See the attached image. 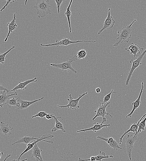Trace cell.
I'll return each instance as SVG.
<instances>
[{
    "instance_id": "6da1fadb",
    "label": "cell",
    "mask_w": 146,
    "mask_h": 161,
    "mask_svg": "<svg viewBox=\"0 0 146 161\" xmlns=\"http://www.w3.org/2000/svg\"><path fill=\"white\" fill-rule=\"evenodd\" d=\"M136 21V20L135 19L129 26L123 27L118 31V37L117 38L116 42L114 45V46H117L120 44L124 42H128L131 36V26Z\"/></svg>"
},
{
    "instance_id": "7a4b0ae2",
    "label": "cell",
    "mask_w": 146,
    "mask_h": 161,
    "mask_svg": "<svg viewBox=\"0 0 146 161\" xmlns=\"http://www.w3.org/2000/svg\"><path fill=\"white\" fill-rule=\"evenodd\" d=\"M49 0H37L34 8L37 11L39 18H44L52 14Z\"/></svg>"
},
{
    "instance_id": "3957f363",
    "label": "cell",
    "mask_w": 146,
    "mask_h": 161,
    "mask_svg": "<svg viewBox=\"0 0 146 161\" xmlns=\"http://www.w3.org/2000/svg\"><path fill=\"white\" fill-rule=\"evenodd\" d=\"M110 102H108L106 103H100L96 110L94 111V112L96 114L95 117L92 119V121H94V120L97 117H102L103 119L101 123L104 124L105 122L108 121V120L105 117V115H109L111 118H113V116L106 111V108L107 107L110 106Z\"/></svg>"
},
{
    "instance_id": "277c9868",
    "label": "cell",
    "mask_w": 146,
    "mask_h": 161,
    "mask_svg": "<svg viewBox=\"0 0 146 161\" xmlns=\"http://www.w3.org/2000/svg\"><path fill=\"white\" fill-rule=\"evenodd\" d=\"M146 53V49L134 61L132 59L130 60V62L132 63V65L131 68L130 69L126 81V85H128L129 84L134 70L142 65V59Z\"/></svg>"
},
{
    "instance_id": "5b68a950",
    "label": "cell",
    "mask_w": 146,
    "mask_h": 161,
    "mask_svg": "<svg viewBox=\"0 0 146 161\" xmlns=\"http://www.w3.org/2000/svg\"><path fill=\"white\" fill-rule=\"evenodd\" d=\"M78 60L77 56H74L69 61L60 64H50V66L58 69H61L62 71L67 70H70L73 73L76 74L77 72L72 66V62Z\"/></svg>"
},
{
    "instance_id": "8992f818",
    "label": "cell",
    "mask_w": 146,
    "mask_h": 161,
    "mask_svg": "<svg viewBox=\"0 0 146 161\" xmlns=\"http://www.w3.org/2000/svg\"><path fill=\"white\" fill-rule=\"evenodd\" d=\"M88 93L86 92L81 95H79L78 98L74 99L72 96V95L70 94L69 95V99H67V100L68 102V103L67 105L65 106L57 105V107H60L61 108H68L72 110H76L80 108V106L79 104L80 100L85 95Z\"/></svg>"
},
{
    "instance_id": "52a82bcc",
    "label": "cell",
    "mask_w": 146,
    "mask_h": 161,
    "mask_svg": "<svg viewBox=\"0 0 146 161\" xmlns=\"http://www.w3.org/2000/svg\"><path fill=\"white\" fill-rule=\"evenodd\" d=\"M91 42L95 43L96 41H86L85 40L82 41H71L69 38H65L62 39L60 41L56 40V42L53 44H48L47 45H43L42 44H40L41 46L44 47H49L52 46H57L58 47L60 46H67L70 44H73L79 43L80 42Z\"/></svg>"
},
{
    "instance_id": "ba28073f",
    "label": "cell",
    "mask_w": 146,
    "mask_h": 161,
    "mask_svg": "<svg viewBox=\"0 0 146 161\" xmlns=\"http://www.w3.org/2000/svg\"><path fill=\"white\" fill-rule=\"evenodd\" d=\"M54 137V135H51L50 134H46L43 135L42 136L39 137L38 138V139L36 140V141H34V142L32 143H29L27 144V147L25 150L20 155L18 159H20L21 157L23 155L25 154L27 152L29 151V150L32 149L33 147L34 146L35 144L37 143L41 142L42 141L47 142L50 143L52 144L53 143V141H47L46 140L47 139H51Z\"/></svg>"
},
{
    "instance_id": "9c48e42d",
    "label": "cell",
    "mask_w": 146,
    "mask_h": 161,
    "mask_svg": "<svg viewBox=\"0 0 146 161\" xmlns=\"http://www.w3.org/2000/svg\"><path fill=\"white\" fill-rule=\"evenodd\" d=\"M138 135L135 136L128 135H127L125 141L127 152L128 156L130 160H131V155L134 144L137 140Z\"/></svg>"
},
{
    "instance_id": "30bf717a",
    "label": "cell",
    "mask_w": 146,
    "mask_h": 161,
    "mask_svg": "<svg viewBox=\"0 0 146 161\" xmlns=\"http://www.w3.org/2000/svg\"><path fill=\"white\" fill-rule=\"evenodd\" d=\"M110 10V8L109 7L107 17L104 22L103 27L98 32L99 35L103 31L112 28L115 24V20L113 17L111 16Z\"/></svg>"
},
{
    "instance_id": "8fae6325",
    "label": "cell",
    "mask_w": 146,
    "mask_h": 161,
    "mask_svg": "<svg viewBox=\"0 0 146 161\" xmlns=\"http://www.w3.org/2000/svg\"><path fill=\"white\" fill-rule=\"evenodd\" d=\"M146 116V113L141 118L138 122L137 123H135L134 124H131V126L130 129L127 131H126L123 135L120 138V143L119 144H121L122 143V139L124 136L127 133L129 132H132L133 134L134 135V136H135L137 135V134L138 130L139 125L140 123L142 121L143 118Z\"/></svg>"
},
{
    "instance_id": "7c38bea8",
    "label": "cell",
    "mask_w": 146,
    "mask_h": 161,
    "mask_svg": "<svg viewBox=\"0 0 146 161\" xmlns=\"http://www.w3.org/2000/svg\"><path fill=\"white\" fill-rule=\"evenodd\" d=\"M96 138L97 139L106 142L107 143L109 147L113 148L114 150H118L119 149H122V148L119 146L118 141L112 137H110L106 138L102 136H98Z\"/></svg>"
},
{
    "instance_id": "4fadbf2b",
    "label": "cell",
    "mask_w": 146,
    "mask_h": 161,
    "mask_svg": "<svg viewBox=\"0 0 146 161\" xmlns=\"http://www.w3.org/2000/svg\"><path fill=\"white\" fill-rule=\"evenodd\" d=\"M144 50L143 48L140 47L136 44L131 43L130 45L127 48H125V50L129 52L131 51L130 54H133L134 57H138L141 54V52Z\"/></svg>"
},
{
    "instance_id": "5bb4252c",
    "label": "cell",
    "mask_w": 146,
    "mask_h": 161,
    "mask_svg": "<svg viewBox=\"0 0 146 161\" xmlns=\"http://www.w3.org/2000/svg\"><path fill=\"white\" fill-rule=\"evenodd\" d=\"M144 84L143 82L141 83L142 88L139 96L136 100L132 103V105L133 106V109L131 112L126 116V118H131L132 115L135 111L140 106V104L141 103L140 101V98L144 88Z\"/></svg>"
},
{
    "instance_id": "9a60e30c",
    "label": "cell",
    "mask_w": 146,
    "mask_h": 161,
    "mask_svg": "<svg viewBox=\"0 0 146 161\" xmlns=\"http://www.w3.org/2000/svg\"><path fill=\"white\" fill-rule=\"evenodd\" d=\"M93 124L94 125L93 127L77 131V132H85V131H92L94 132H96L97 131L101 130L104 127H105L107 128L109 127L110 126V124L104 125L102 123L99 124L97 123H94Z\"/></svg>"
},
{
    "instance_id": "2e32d148",
    "label": "cell",
    "mask_w": 146,
    "mask_h": 161,
    "mask_svg": "<svg viewBox=\"0 0 146 161\" xmlns=\"http://www.w3.org/2000/svg\"><path fill=\"white\" fill-rule=\"evenodd\" d=\"M16 14H14V18L10 22H8L7 24V26L9 28V32L6 38L5 42H6L10 36L11 33H13L14 30L17 29V25L16 23Z\"/></svg>"
},
{
    "instance_id": "e0dca14e",
    "label": "cell",
    "mask_w": 146,
    "mask_h": 161,
    "mask_svg": "<svg viewBox=\"0 0 146 161\" xmlns=\"http://www.w3.org/2000/svg\"><path fill=\"white\" fill-rule=\"evenodd\" d=\"M20 98L21 97L18 99L17 101L20 104V107L18 108V109L20 110L26 109L31 105L41 100L44 98V97H42L39 99L35 100L28 101L22 100L20 99Z\"/></svg>"
},
{
    "instance_id": "ac0fdd59",
    "label": "cell",
    "mask_w": 146,
    "mask_h": 161,
    "mask_svg": "<svg viewBox=\"0 0 146 161\" xmlns=\"http://www.w3.org/2000/svg\"><path fill=\"white\" fill-rule=\"evenodd\" d=\"M37 78H35L34 79L27 80L24 82H19V84L15 87L14 88L11 90V91H17L19 89H21L24 90L27 89L26 86L29 84L35 83L37 82Z\"/></svg>"
},
{
    "instance_id": "d6986e66",
    "label": "cell",
    "mask_w": 146,
    "mask_h": 161,
    "mask_svg": "<svg viewBox=\"0 0 146 161\" xmlns=\"http://www.w3.org/2000/svg\"><path fill=\"white\" fill-rule=\"evenodd\" d=\"M42 151V150L39 148L36 144L33 147L32 155L35 158L36 161H43L41 155Z\"/></svg>"
},
{
    "instance_id": "ffe728a7",
    "label": "cell",
    "mask_w": 146,
    "mask_h": 161,
    "mask_svg": "<svg viewBox=\"0 0 146 161\" xmlns=\"http://www.w3.org/2000/svg\"><path fill=\"white\" fill-rule=\"evenodd\" d=\"M1 127L0 128L1 133L5 135L8 136L12 134L11 131L13 130V128L7 124L2 122Z\"/></svg>"
},
{
    "instance_id": "44dd1931",
    "label": "cell",
    "mask_w": 146,
    "mask_h": 161,
    "mask_svg": "<svg viewBox=\"0 0 146 161\" xmlns=\"http://www.w3.org/2000/svg\"><path fill=\"white\" fill-rule=\"evenodd\" d=\"M5 91H4L3 92L2 91V94L0 95V106L1 107L4 105L6 104V102L10 99V97L18 95L16 92L7 95Z\"/></svg>"
},
{
    "instance_id": "7402d4cb",
    "label": "cell",
    "mask_w": 146,
    "mask_h": 161,
    "mask_svg": "<svg viewBox=\"0 0 146 161\" xmlns=\"http://www.w3.org/2000/svg\"><path fill=\"white\" fill-rule=\"evenodd\" d=\"M61 118V117H56L55 116L54 117V119L55 122V127L53 128L51 131L52 132H55L59 130H61L64 133L66 132V131L64 128L63 124L61 122L63 119H62L60 122L58 120L59 119H60Z\"/></svg>"
},
{
    "instance_id": "603a6c76",
    "label": "cell",
    "mask_w": 146,
    "mask_h": 161,
    "mask_svg": "<svg viewBox=\"0 0 146 161\" xmlns=\"http://www.w3.org/2000/svg\"><path fill=\"white\" fill-rule=\"evenodd\" d=\"M37 139L38 138H35L34 136L32 137L30 135H27L19 138L18 141L12 144V145H13L16 144L20 143H24L28 144L30 143V142L32 140Z\"/></svg>"
},
{
    "instance_id": "cb8c5ba5",
    "label": "cell",
    "mask_w": 146,
    "mask_h": 161,
    "mask_svg": "<svg viewBox=\"0 0 146 161\" xmlns=\"http://www.w3.org/2000/svg\"><path fill=\"white\" fill-rule=\"evenodd\" d=\"M73 1V0H71V1L67 9V11L65 13V14L67 16L68 19V21L69 24V27L70 28V33H71V28L70 19V18L71 16V11L70 8Z\"/></svg>"
},
{
    "instance_id": "d4e9b609",
    "label": "cell",
    "mask_w": 146,
    "mask_h": 161,
    "mask_svg": "<svg viewBox=\"0 0 146 161\" xmlns=\"http://www.w3.org/2000/svg\"><path fill=\"white\" fill-rule=\"evenodd\" d=\"M21 97H19L15 99V98H13L11 99H9L6 102V104L7 105L9 108L12 106H15L19 108L20 107V104L17 101L18 99Z\"/></svg>"
},
{
    "instance_id": "484cf974",
    "label": "cell",
    "mask_w": 146,
    "mask_h": 161,
    "mask_svg": "<svg viewBox=\"0 0 146 161\" xmlns=\"http://www.w3.org/2000/svg\"><path fill=\"white\" fill-rule=\"evenodd\" d=\"M95 158L96 161H101L102 160L105 158H113L114 156L112 155L110 156H105V152H102L101 151H100V155H95Z\"/></svg>"
},
{
    "instance_id": "4316f807",
    "label": "cell",
    "mask_w": 146,
    "mask_h": 161,
    "mask_svg": "<svg viewBox=\"0 0 146 161\" xmlns=\"http://www.w3.org/2000/svg\"><path fill=\"white\" fill-rule=\"evenodd\" d=\"M15 47V46H13L9 50L5 52L3 54L1 53L0 54V63L3 65L4 64L5 62V60L6 59V55L10 51Z\"/></svg>"
},
{
    "instance_id": "83f0119b",
    "label": "cell",
    "mask_w": 146,
    "mask_h": 161,
    "mask_svg": "<svg viewBox=\"0 0 146 161\" xmlns=\"http://www.w3.org/2000/svg\"><path fill=\"white\" fill-rule=\"evenodd\" d=\"M78 59H84L87 55V51L83 49H82L76 53Z\"/></svg>"
},
{
    "instance_id": "f1b7e54d",
    "label": "cell",
    "mask_w": 146,
    "mask_h": 161,
    "mask_svg": "<svg viewBox=\"0 0 146 161\" xmlns=\"http://www.w3.org/2000/svg\"><path fill=\"white\" fill-rule=\"evenodd\" d=\"M146 122V116L144 119L140 123L138 130L137 134L138 135L139 133L143 131H144L145 129Z\"/></svg>"
},
{
    "instance_id": "f546056e",
    "label": "cell",
    "mask_w": 146,
    "mask_h": 161,
    "mask_svg": "<svg viewBox=\"0 0 146 161\" xmlns=\"http://www.w3.org/2000/svg\"><path fill=\"white\" fill-rule=\"evenodd\" d=\"M114 90L112 89L111 91L109 94L106 95L104 98L103 103H108V102L110 100L111 95L112 93H115L116 92H113Z\"/></svg>"
},
{
    "instance_id": "4dcf8cb0",
    "label": "cell",
    "mask_w": 146,
    "mask_h": 161,
    "mask_svg": "<svg viewBox=\"0 0 146 161\" xmlns=\"http://www.w3.org/2000/svg\"><path fill=\"white\" fill-rule=\"evenodd\" d=\"M47 115L46 112H40L37 113L36 115H35L32 116V118H36L37 117H39L41 118H43Z\"/></svg>"
},
{
    "instance_id": "1f68e13d",
    "label": "cell",
    "mask_w": 146,
    "mask_h": 161,
    "mask_svg": "<svg viewBox=\"0 0 146 161\" xmlns=\"http://www.w3.org/2000/svg\"><path fill=\"white\" fill-rule=\"evenodd\" d=\"M63 1L64 0H55V1L57 5L58 11V14L60 13V7Z\"/></svg>"
},
{
    "instance_id": "d6a6232c",
    "label": "cell",
    "mask_w": 146,
    "mask_h": 161,
    "mask_svg": "<svg viewBox=\"0 0 146 161\" xmlns=\"http://www.w3.org/2000/svg\"><path fill=\"white\" fill-rule=\"evenodd\" d=\"M15 1H14V0H11V1H10V0H7V3L1 10V11H2L4 10H5L6 9V7H7L9 4L14 3Z\"/></svg>"
},
{
    "instance_id": "836d02e7",
    "label": "cell",
    "mask_w": 146,
    "mask_h": 161,
    "mask_svg": "<svg viewBox=\"0 0 146 161\" xmlns=\"http://www.w3.org/2000/svg\"><path fill=\"white\" fill-rule=\"evenodd\" d=\"M0 91H1V92L6 91L7 93H9L11 90L6 88L4 85H1V86H0Z\"/></svg>"
},
{
    "instance_id": "e575fe53",
    "label": "cell",
    "mask_w": 146,
    "mask_h": 161,
    "mask_svg": "<svg viewBox=\"0 0 146 161\" xmlns=\"http://www.w3.org/2000/svg\"><path fill=\"white\" fill-rule=\"evenodd\" d=\"M54 114H47L45 118L47 120H50L53 118H54Z\"/></svg>"
},
{
    "instance_id": "d590c367",
    "label": "cell",
    "mask_w": 146,
    "mask_h": 161,
    "mask_svg": "<svg viewBox=\"0 0 146 161\" xmlns=\"http://www.w3.org/2000/svg\"><path fill=\"white\" fill-rule=\"evenodd\" d=\"M95 91L97 93H100L101 92V90L100 88L98 87L96 89Z\"/></svg>"
},
{
    "instance_id": "8d00e7d4",
    "label": "cell",
    "mask_w": 146,
    "mask_h": 161,
    "mask_svg": "<svg viewBox=\"0 0 146 161\" xmlns=\"http://www.w3.org/2000/svg\"><path fill=\"white\" fill-rule=\"evenodd\" d=\"M27 160L28 159H25L22 160H20V159H14L12 160L11 161H25Z\"/></svg>"
},
{
    "instance_id": "74e56055",
    "label": "cell",
    "mask_w": 146,
    "mask_h": 161,
    "mask_svg": "<svg viewBox=\"0 0 146 161\" xmlns=\"http://www.w3.org/2000/svg\"><path fill=\"white\" fill-rule=\"evenodd\" d=\"M11 156V154H7L5 159L3 161H6V159Z\"/></svg>"
},
{
    "instance_id": "f35d334b",
    "label": "cell",
    "mask_w": 146,
    "mask_h": 161,
    "mask_svg": "<svg viewBox=\"0 0 146 161\" xmlns=\"http://www.w3.org/2000/svg\"><path fill=\"white\" fill-rule=\"evenodd\" d=\"M0 155H0V159H1L2 156L4 155L3 152L2 151H1V152H0Z\"/></svg>"
},
{
    "instance_id": "ab89813d",
    "label": "cell",
    "mask_w": 146,
    "mask_h": 161,
    "mask_svg": "<svg viewBox=\"0 0 146 161\" xmlns=\"http://www.w3.org/2000/svg\"></svg>"
},
{
    "instance_id": "60d3db41",
    "label": "cell",
    "mask_w": 146,
    "mask_h": 161,
    "mask_svg": "<svg viewBox=\"0 0 146 161\" xmlns=\"http://www.w3.org/2000/svg\"></svg>"
}]
</instances>
